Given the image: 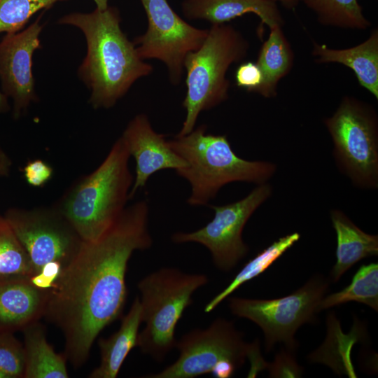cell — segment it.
Here are the masks:
<instances>
[{"instance_id": "1", "label": "cell", "mask_w": 378, "mask_h": 378, "mask_svg": "<svg viewBox=\"0 0 378 378\" xmlns=\"http://www.w3.org/2000/svg\"><path fill=\"white\" fill-rule=\"evenodd\" d=\"M148 223L146 200L126 207L99 238L83 242L49 290L43 317L61 330L63 355L74 368L86 362L99 334L122 314L129 260L153 244Z\"/></svg>"}, {"instance_id": "2", "label": "cell", "mask_w": 378, "mask_h": 378, "mask_svg": "<svg viewBox=\"0 0 378 378\" xmlns=\"http://www.w3.org/2000/svg\"><path fill=\"white\" fill-rule=\"evenodd\" d=\"M120 21L118 10L112 6L71 13L58 20L59 24L78 28L84 34L87 52L78 76L90 90L89 102L95 109L113 106L137 80L153 70L122 31Z\"/></svg>"}, {"instance_id": "3", "label": "cell", "mask_w": 378, "mask_h": 378, "mask_svg": "<svg viewBox=\"0 0 378 378\" xmlns=\"http://www.w3.org/2000/svg\"><path fill=\"white\" fill-rule=\"evenodd\" d=\"M206 129L202 125L188 134L176 135L168 141L171 148L186 162V167L176 172L191 186L190 205H206L227 183L243 181L260 185L274 176L275 164L239 158L225 135L207 134Z\"/></svg>"}, {"instance_id": "4", "label": "cell", "mask_w": 378, "mask_h": 378, "mask_svg": "<svg viewBox=\"0 0 378 378\" xmlns=\"http://www.w3.org/2000/svg\"><path fill=\"white\" fill-rule=\"evenodd\" d=\"M130 158L120 136L99 166L74 184L55 206L83 241L99 238L126 208L133 184Z\"/></svg>"}, {"instance_id": "5", "label": "cell", "mask_w": 378, "mask_h": 378, "mask_svg": "<svg viewBox=\"0 0 378 378\" xmlns=\"http://www.w3.org/2000/svg\"><path fill=\"white\" fill-rule=\"evenodd\" d=\"M249 44L232 25L211 24L200 47L190 52L184 61L186 94L183 106L186 115L178 136L191 132L200 113L228 98L230 81L226 74L233 63L241 61Z\"/></svg>"}, {"instance_id": "6", "label": "cell", "mask_w": 378, "mask_h": 378, "mask_svg": "<svg viewBox=\"0 0 378 378\" xmlns=\"http://www.w3.org/2000/svg\"><path fill=\"white\" fill-rule=\"evenodd\" d=\"M209 281L204 274L186 273L162 267L144 276L137 288L141 293V321L137 346L141 351L162 361L176 344V326L192 295Z\"/></svg>"}, {"instance_id": "7", "label": "cell", "mask_w": 378, "mask_h": 378, "mask_svg": "<svg viewBox=\"0 0 378 378\" xmlns=\"http://www.w3.org/2000/svg\"><path fill=\"white\" fill-rule=\"evenodd\" d=\"M324 124L340 172L360 189L378 188V117L369 104L344 97Z\"/></svg>"}, {"instance_id": "8", "label": "cell", "mask_w": 378, "mask_h": 378, "mask_svg": "<svg viewBox=\"0 0 378 378\" xmlns=\"http://www.w3.org/2000/svg\"><path fill=\"white\" fill-rule=\"evenodd\" d=\"M328 288V281L316 276L288 295L269 300L231 298L229 307L232 314L247 318L262 329L267 351L276 343L294 350L296 330L314 321Z\"/></svg>"}, {"instance_id": "9", "label": "cell", "mask_w": 378, "mask_h": 378, "mask_svg": "<svg viewBox=\"0 0 378 378\" xmlns=\"http://www.w3.org/2000/svg\"><path fill=\"white\" fill-rule=\"evenodd\" d=\"M253 344L245 342L232 322L218 318L207 328L192 330L176 340L177 360L146 377L194 378L211 373L223 361L232 363L238 369L248 357Z\"/></svg>"}, {"instance_id": "10", "label": "cell", "mask_w": 378, "mask_h": 378, "mask_svg": "<svg viewBox=\"0 0 378 378\" xmlns=\"http://www.w3.org/2000/svg\"><path fill=\"white\" fill-rule=\"evenodd\" d=\"M272 193L268 183L258 185L247 196L225 205H211L213 219L204 227L191 232H178L172 240L177 244L196 242L210 252L215 266L223 272L232 270L248 252L242 239L245 225Z\"/></svg>"}, {"instance_id": "11", "label": "cell", "mask_w": 378, "mask_h": 378, "mask_svg": "<svg viewBox=\"0 0 378 378\" xmlns=\"http://www.w3.org/2000/svg\"><path fill=\"white\" fill-rule=\"evenodd\" d=\"M4 216L26 251L34 274L51 262H59L64 268L83 242L55 206L31 209L13 207Z\"/></svg>"}, {"instance_id": "12", "label": "cell", "mask_w": 378, "mask_h": 378, "mask_svg": "<svg viewBox=\"0 0 378 378\" xmlns=\"http://www.w3.org/2000/svg\"><path fill=\"white\" fill-rule=\"evenodd\" d=\"M148 20L146 31L133 42L142 59H155L167 68L170 81L180 83L184 61L198 49L208 34L182 19L167 0H140Z\"/></svg>"}, {"instance_id": "13", "label": "cell", "mask_w": 378, "mask_h": 378, "mask_svg": "<svg viewBox=\"0 0 378 378\" xmlns=\"http://www.w3.org/2000/svg\"><path fill=\"white\" fill-rule=\"evenodd\" d=\"M42 29L38 19L23 31L6 34L0 41V79L4 93L13 100L15 118H19L37 99L32 58L41 48Z\"/></svg>"}, {"instance_id": "14", "label": "cell", "mask_w": 378, "mask_h": 378, "mask_svg": "<svg viewBox=\"0 0 378 378\" xmlns=\"http://www.w3.org/2000/svg\"><path fill=\"white\" fill-rule=\"evenodd\" d=\"M121 137L130 156H133L136 162L135 178L129 193V200L146 186L153 174L162 169L177 170L186 166V162L171 148L165 135L153 130L144 113L134 117Z\"/></svg>"}, {"instance_id": "15", "label": "cell", "mask_w": 378, "mask_h": 378, "mask_svg": "<svg viewBox=\"0 0 378 378\" xmlns=\"http://www.w3.org/2000/svg\"><path fill=\"white\" fill-rule=\"evenodd\" d=\"M29 278H0V333L22 331L43 317L49 290L36 287Z\"/></svg>"}, {"instance_id": "16", "label": "cell", "mask_w": 378, "mask_h": 378, "mask_svg": "<svg viewBox=\"0 0 378 378\" xmlns=\"http://www.w3.org/2000/svg\"><path fill=\"white\" fill-rule=\"evenodd\" d=\"M181 9L186 18L211 24L227 23L248 13L257 15L270 29L284 24L276 3L271 0H183Z\"/></svg>"}, {"instance_id": "17", "label": "cell", "mask_w": 378, "mask_h": 378, "mask_svg": "<svg viewBox=\"0 0 378 378\" xmlns=\"http://www.w3.org/2000/svg\"><path fill=\"white\" fill-rule=\"evenodd\" d=\"M319 64L338 63L351 69L360 85L378 99V29L361 43L345 49H333L313 42L312 51Z\"/></svg>"}, {"instance_id": "18", "label": "cell", "mask_w": 378, "mask_h": 378, "mask_svg": "<svg viewBox=\"0 0 378 378\" xmlns=\"http://www.w3.org/2000/svg\"><path fill=\"white\" fill-rule=\"evenodd\" d=\"M330 216L337 236L336 262L330 273L336 282L356 262L378 254V236L363 231L341 210L332 209Z\"/></svg>"}, {"instance_id": "19", "label": "cell", "mask_w": 378, "mask_h": 378, "mask_svg": "<svg viewBox=\"0 0 378 378\" xmlns=\"http://www.w3.org/2000/svg\"><path fill=\"white\" fill-rule=\"evenodd\" d=\"M141 307L136 297L128 313L122 318L117 332L106 339L99 340L101 354L99 365L89 374L90 378H115L130 351L137 346Z\"/></svg>"}, {"instance_id": "20", "label": "cell", "mask_w": 378, "mask_h": 378, "mask_svg": "<svg viewBox=\"0 0 378 378\" xmlns=\"http://www.w3.org/2000/svg\"><path fill=\"white\" fill-rule=\"evenodd\" d=\"M23 378H68L66 360L48 342L44 327L38 321L23 330Z\"/></svg>"}, {"instance_id": "21", "label": "cell", "mask_w": 378, "mask_h": 378, "mask_svg": "<svg viewBox=\"0 0 378 378\" xmlns=\"http://www.w3.org/2000/svg\"><path fill=\"white\" fill-rule=\"evenodd\" d=\"M281 27L276 26L270 29L269 36L262 45L256 62L262 72V80L255 92L265 98L276 95L279 82L290 72L293 65L294 52Z\"/></svg>"}, {"instance_id": "22", "label": "cell", "mask_w": 378, "mask_h": 378, "mask_svg": "<svg viewBox=\"0 0 378 378\" xmlns=\"http://www.w3.org/2000/svg\"><path fill=\"white\" fill-rule=\"evenodd\" d=\"M300 237V234L298 232L289 234L279 238L260 251L241 268L223 290L208 302L204 307V312L209 313L213 311L242 284L263 273L286 251L292 247L299 240Z\"/></svg>"}, {"instance_id": "23", "label": "cell", "mask_w": 378, "mask_h": 378, "mask_svg": "<svg viewBox=\"0 0 378 378\" xmlns=\"http://www.w3.org/2000/svg\"><path fill=\"white\" fill-rule=\"evenodd\" d=\"M357 302L378 310V264L363 265L354 275L349 285L323 297L318 312L349 302Z\"/></svg>"}, {"instance_id": "24", "label": "cell", "mask_w": 378, "mask_h": 378, "mask_svg": "<svg viewBox=\"0 0 378 378\" xmlns=\"http://www.w3.org/2000/svg\"><path fill=\"white\" fill-rule=\"evenodd\" d=\"M325 25L343 29H365L370 22L365 17L358 0H300Z\"/></svg>"}, {"instance_id": "25", "label": "cell", "mask_w": 378, "mask_h": 378, "mask_svg": "<svg viewBox=\"0 0 378 378\" xmlns=\"http://www.w3.org/2000/svg\"><path fill=\"white\" fill-rule=\"evenodd\" d=\"M33 274L26 251L5 217L0 215V278Z\"/></svg>"}, {"instance_id": "26", "label": "cell", "mask_w": 378, "mask_h": 378, "mask_svg": "<svg viewBox=\"0 0 378 378\" xmlns=\"http://www.w3.org/2000/svg\"><path fill=\"white\" fill-rule=\"evenodd\" d=\"M62 1L0 0V32H18L36 12Z\"/></svg>"}, {"instance_id": "27", "label": "cell", "mask_w": 378, "mask_h": 378, "mask_svg": "<svg viewBox=\"0 0 378 378\" xmlns=\"http://www.w3.org/2000/svg\"><path fill=\"white\" fill-rule=\"evenodd\" d=\"M13 334L0 333V373L6 378H23V344Z\"/></svg>"}, {"instance_id": "28", "label": "cell", "mask_w": 378, "mask_h": 378, "mask_svg": "<svg viewBox=\"0 0 378 378\" xmlns=\"http://www.w3.org/2000/svg\"><path fill=\"white\" fill-rule=\"evenodd\" d=\"M262 80V72L256 63L247 62L241 64L235 72V81L239 88L255 92Z\"/></svg>"}, {"instance_id": "29", "label": "cell", "mask_w": 378, "mask_h": 378, "mask_svg": "<svg viewBox=\"0 0 378 378\" xmlns=\"http://www.w3.org/2000/svg\"><path fill=\"white\" fill-rule=\"evenodd\" d=\"M27 183L32 187H41L53 175L52 167L42 160L36 159L28 162L23 168Z\"/></svg>"}, {"instance_id": "30", "label": "cell", "mask_w": 378, "mask_h": 378, "mask_svg": "<svg viewBox=\"0 0 378 378\" xmlns=\"http://www.w3.org/2000/svg\"><path fill=\"white\" fill-rule=\"evenodd\" d=\"M267 368L270 375L275 377H300L302 369L300 368L290 354L282 352L276 356L272 363H268Z\"/></svg>"}, {"instance_id": "31", "label": "cell", "mask_w": 378, "mask_h": 378, "mask_svg": "<svg viewBox=\"0 0 378 378\" xmlns=\"http://www.w3.org/2000/svg\"><path fill=\"white\" fill-rule=\"evenodd\" d=\"M59 262H51L43 265L38 272L30 276L31 284L43 290H50L63 270Z\"/></svg>"}, {"instance_id": "32", "label": "cell", "mask_w": 378, "mask_h": 378, "mask_svg": "<svg viewBox=\"0 0 378 378\" xmlns=\"http://www.w3.org/2000/svg\"><path fill=\"white\" fill-rule=\"evenodd\" d=\"M12 167V160L6 152L0 148V176H8Z\"/></svg>"}, {"instance_id": "33", "label": "cell", "mask_w": 378, "mask_h": 378, "mask_svg": "<svg viewBox=\"0 0 378 378\" xmlns=\"http://www.w3.org/2000/svg\"><path fill=\"white\" fill-rule=\"evenodd\" d=\"M10 110L7 96L0 92V114L5 113Z\"/></svg>"}, {"instance_id": "34", "label": "cell", "mask_w": 378, "mask_h": 378, "mask_svg": "<svg viewBox=\"0 0 378 378\" xmlns=\"http://www.w3.org/2000/svg\"><path fill=\"white\" fill-rule=\"evenodd\" d=\"M275 3L280 2L284 7L293 9L300 2V0H271Z\"/></svg>"}, {"instance_id": "35", "label": "cell", "mask_w": 378, "mask_h": 378, "mask_svg": "<svg viewBox=\"0 0 378 378\" xmlns=\"http://www.w3.org/2000/svg\"><path fill=\"white\" fill-rule=\"evenodd\" d=\"M97 6V8L99 10H103L107 8L108 0H93Z\"/></svg>"}, {"instance_id": "36", "label": "cell", "mask_w": 378, "mask_h": 378, "mask_svg": "<svg viewBox=\"0 0 378 378\" xmlns=\"http://www.w3.org/2000/svg\"><path fill=\"white\" fill-rule=\"evenodd\" d=\"M0 378H6V377L3 374L0 373Z\"/></svg>"}]
</instances>
